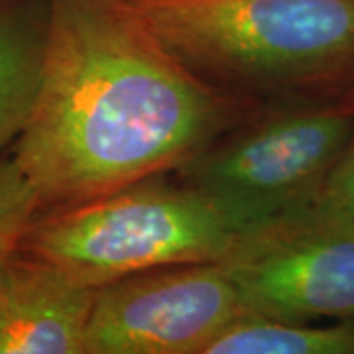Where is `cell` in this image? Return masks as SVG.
<instances>
[{"label":"cell","mask_w":354,"mask_h":354,"mask_svg":"<svg viewBox=\"0 0 354 354\" xmlns=\"http://www.w3.org/2000/svg\"><path fill=\"white\" fill-rule=\"evenodd\" d=\"M266 104L191 75L124 0H50L38 93L10 153L50 211L174 174Z\"/></svg>","instance_id":"cell-1"},{"label":"cell","mask_w":354,"mask_h":354,"mask_svg":"<svg viewBox=\"0 0 354 354\" xmlns=\"http://www.w3.org/2000/svg\"><path fill=\"white\" fill-rule=\"evenodd\" d=\"M177 64L260 102L346 99L354 0H124Z\"/></svg>","instance_id":"cell-2"},{"label":"cell","mask_w":354,"mask_h":354,"mask_svg":"<svg viewBox=\"0 0 354 354\" xmlns=\"http://www.w3.org/2000/svg\"><path fill=\"white\" fill-rule=\"evenodd\" d=\"M236 232L174 174L146 177L88 201L39 211L20 248L99 290L162 266L216 262Z\"/></svg>","instance_id":"cell-3"},{"label":"cell","mask_w":354,"mask_h":354,"mask_svg":"<svg viewBox=\"0 0 354 354\" xmlns=\"http://www.w3.org/2000/svg\"><path fill=\"white\" fill-rule=\"evenodd\" d=\"M353 132L354 102L346 99L270 102L174 176L239 234L315 199Z\"/></svg>","instance_id":"cell-4"},{"label":"cell","mask_w":354,"mask_h":354,"mask_svg":"<svg viewBox=\"0 0 354 354\" xmlns=\"http://www.w3.org/2000/svg\"><path fill=\"white\" fill-rule=\"evenodd\" d=\"M218 262L248 315L354 319V223L317 197L239 232Z\"/></svg>","instance_id":"cell-5"},{"label":"cell","mask_w":354,"mask_h":354,"mask_svg":"<svg viewBox=\"0 0 354 354\" xmlns=\"http://www.w3.org/2000/svg\"><path fill=\"white\" fill-rule=\"evenodd\" d=\"M242 313L218 260L144 270L95 291L85 354H205Z\"/></svg>","instance_id":"cell-6"},{"label":"cell","mask_w":354,"mask_h":354,"mask_svg":"<svg viewBox=\"0 0 354 354\" xmlns=\"http://www.w3.org/2000/svg\"><path fill=\"white\" fill-rule=\"evenodd\" d=\"M95 291L18 246L0 270V354H85Z\"/></svg>","instance_id":"cell-7"},{"label":"cell","mask_w":354,"mask_h":354,"mask_svg":"<svg viewBox=\"0 0 354 354\" xmlns=\"http://www.w3.org/2000/svg\"><path fill=\"white\" fill-rule=\"evenodd\" d=\"M50 0H0V156L30 116L48 48Z\"/></svg>","instance_id":"cell-8"},{"label":"cell","mask_w":354,"mask_h":354,"mask_svg":"<svg viewBox=\"0 0 354 354\" xmlns=\"http://www.w3.org/2000/svg\"><path fill=\"white\" fill-rule=\"evenodd\" d=\"M205 354H354V319L321 325L242 313Z\"/></svg>","instance_id":"cell-9"},{"label":"cell","mask_w":354,"mask_h":354,"mask_svg":"<svg viewBox=\"0 0 354 354\" xmlns=\"http://www.w3.org/2000/svg\"><path fill=\"white\" fill-rule=\"evenodd\" d=\"M41 211L38 193L12 153L0 156V270Z\"/></svg>","instance_id":"cell-10"},{"label":"cell","mask_w":354,"mask_h":354,"mask_svg":"<svg viewBox=\"0 0 354 354\" xmlns=\"http://www.w3.org/2000/svg\"><path fill=\"white\" fill-rule=\"evenodd\" d=\"M317 199L354 223V132Z\"/></svg>","instance_id":"cell-11"},{"label":"cell","mask_w":354,"mask_h":354,"mask_svg":"<svg viewBox=\"0 0 354 354\" xmlns=\"http://www.w3.org/2000/svg\"><path fill=\"white\" fill-rule=\"evenodd\" d=\"M346 101H348V102H354V88H353V91H351V95L346 97Z\"/></svg>","instance_id":"cell-12"}]
</instances>
